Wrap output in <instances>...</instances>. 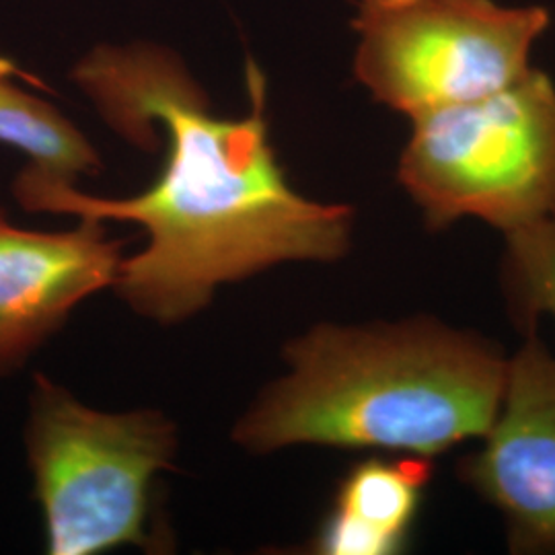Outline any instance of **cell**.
Instances as JSON below:
<instances>
[{
	"instance_id": "6da1fadb",
	"label": "cell",
	"mask_w": 555,
	"mask_h": 555,
	"mask_svg": "<svg viewBox=\"0 0 555 555\" xmlns=\"http://www.w3.org/2000/svg\"><path fill=\"white\" fill-rule=\"evenodd\" d=\"M73 77L140 149L149 151L159 126L167 139L160 178L134 198H95L25 167L13 194L34 212L140 224L149 245L121 259L114 286L142 318L178 323L202 311L220 284L350 251L354 210L300 196L278 165L256 64L247 68L251 112L243 119L217 118L183 64L153 46L100 48Z\"/></svg>"
},
{
	"instance_id": "7a4b0ae2",
	"label": "cell",
	"mask_w": 555,
	"mask_h": 555,
	"mask_svg": "<svg viewBox=\"0 0 555 555\" xmlns=\"http://www.w3.org/2000/svg\"><path fill=\"white\" fill-rule=\"evenodd\" d=\"M284 358L288 373L233 430L251 453L311 444L447 455L490 428L508 362L494 339L435 315L319 323Z\"/></svg>"
},
{
	"instance_id": "3957f363",
	"label": "cell",
	"mask_w": 555,
	"mask_h": 555,
	"mask_svg": "<svg viewBox=\"0 0 555 555\" xmlns=\"http://www.w3.org/2000/svg\"><path fill=\"white\" fill-rule=\"evenodd\" d=\"M410 124L397 181L426 229L474 219L508 235L555 222V80L545 70Z\"/></svg>"
},
{
	"instance_id": "277c9868",
	"label": "cell",
	"mask_w": 555,
	"mask_h": 555,
	"mask_svg": "<svg viewBox=\"0 0 555 555\" xmlns=\"http://www.w3.org/2000/svg\"><path fill=\"white\" fill-rule=\"evenodd\" d=\"M23 438L48 554L93 555L149 541L153 481L178 451L169 417L98 412L36 373Z\"/></svg>"
},
{
	"instance_id": "5b68a950",
	"label": "cell",
	"mask_w": 555,
	"mask_h": 555,
	"mask_svg": "<svg viewBox=\"0 0 555 555\" xmlns=\"http://www.w3.org/2000/svg\"><path fill=\"white\" fill-rule=\"evenodd\" d=\"M354 75L408 119L486 98L527 75L552 27L543 4L358 0Z\"/></svg>"
},
{
	"instance_id": "8992f818",
	"label": "cell",
	"mask_w": 555,
	"mask_h": 555,
	"mask_svg": "<svg viewBox=\"0 0 555 555\" xmlns=\"http://www.w3.org/2000/svg\"><path fill=\"white\" fill-rule=\"evenodd\" d=\"M456 477L496 511L508 552L555 554V352L522 332L506 362L496 416Z\"/></svg>"
},
{
	"instance_id": "52a82bcc",
	"label": "cell",
	"mask_w": 555,
	"mask_h": 555,
	"mask_svg": "<svg viewBox=\"0 0 555 555\" xmlns=\"http://www.w3.org/2000/svg\"><path fill=\"white\" fill-rule=\"evenodd\" d=\"M121 247L103 220L43 233L21 229L0 210V378L40 350L80 300L114 286Z\"/></svg>"
},
{
	"instance_id": "ba28073f",
	"label": "cell",
	"mask_w": 555,
	"mask_h": 555,
	"mask_svg": "<svg viewBox=\"0 0 555 555\" xmlns=\"http://www.w3.org/2000/svg\"><path fill=\"white\" fill-rule=\"evenodd\" d=\"M435 459L417 455L369 456L337 486L332 511L323 518L311 552L321 555L401 554L414 533Z\"/></svg>"
},
{
	"instance_id": "9c48e42d",
	"label": "cell",
	"mask_w": 555,
	"mask_h": 555,
	"mask_svg": "<svg viewBox=\"0 0 555 555\" xmlns=\"http://www.w3.org/2000/svg\"><path fill=\"white\" fill-rule=\"evenodd\" d=\"M0 142L25 153L27 167L46 178L75 183L79 176L100 171V157L77 126L50 103L2 77Z\"/></svg>"
},
{
	"instance_id": "30bf717a",
	"label": "cell",
	"mask_w": 555,
	"mask_h": 555,
	"mask_svg": "<svg viewBox=\"0 0 555 555\" xmlns=\"http://www.w3.org/2000/svg\"><path fill=\"white\" fill-rule=\"evenodd\" d=\"M504 238L500 268L506 311L520 332L541 319L555 323V222L515 231Z\"/></svg>"
}]
</instances>
